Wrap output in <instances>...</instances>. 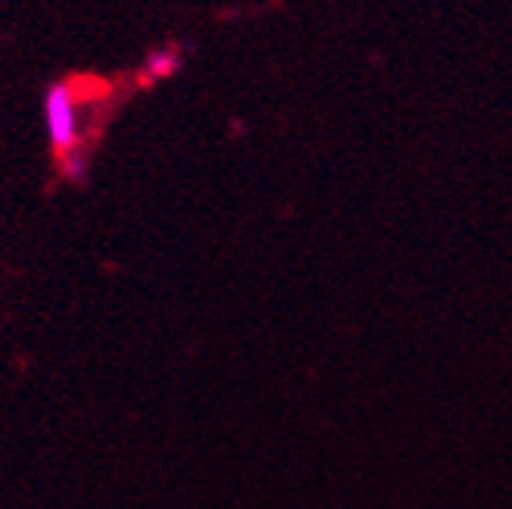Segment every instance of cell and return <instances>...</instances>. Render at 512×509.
<instances>
[{"mask_svg": "<svg viewBox=\"0 0 512 509\" xmlns=\"http://www.w3.org/2000/svg\"><path fill=\"white\" fill-rule=\"evenodd\" d=\"M44 122H47V138L54 144L57 157L72 147H82L79 141V110H75V94L69 85H54L44 100Z\"/></svg>", "mask_w": 512, "mask_h": 509, "instance_id": "1", "label": "cell"}, {"mask_svg": "<svg viewBox=\"0 0 512 509\" xmlns=\"http://www.w3.org/2000/svg\"><path fill=\"white\" fill-rule=\"evenodd\" d=\"M178 66H182V54H178L175 47H163V50H153V54L144 60V79H169V75L178 72Z\"/></svg>", "mask_w": 512, "mask_h": 509, "instance_id": "2", "label": "cell"}, {"mask_svg": "<svg viewBox=\"0 0 512 509\" xmlns=\"http://www.w3.org/2000/svg\"><path fill=\"white\" fill-rule=\"evenodd\" d=\"M60 160V172L69 178V182H82L88 172V150L85 147H72L66 154L57 157Z\"/></svg>", "mask_w": 512, "mask_h": 509, "instance_id": "3", "label": "cell"}]
</instances>
